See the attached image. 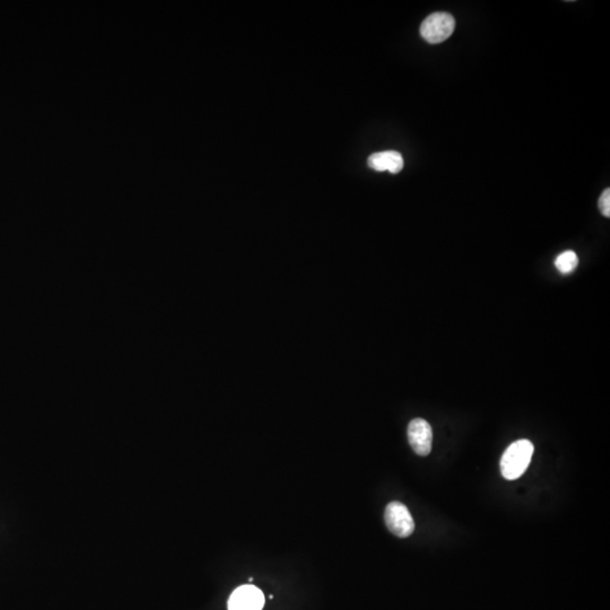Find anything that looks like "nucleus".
<instances>
[{
    "label": "nucleus",
    "mask_w": 610,
    "mask_h": 610,
    "mask_svg": "<svg viewBox=\"0 0 610 610\" xmlns=\"http://www.w3.org/2000/svg\"><path fill=\"white\" fill-rule=\"evenodd\" d=\"M534 450V444L529 440L513 442L502 457V476L507 480L520 478L530 465Z\"/></svg>",
    "instance_id": "obj_1"
},
{
    "label": "nucleus",
    "mask_w": 610,
    "mask_h": 610,
    "mask_svg": "<svg viewBox=\"0 0 610 610\" xmlns=\"http://www.w3.org/2000/svg\"><path fill=\"white\" fill-rule=\"evenodd\" d=\"M455 21L449 13L430 14L420 26V36L428 43H441L453 36Z\"/></svg>",
    "instance_id": "obj_2"
},
{
    "label": "nucleus",
    "mask_w": 610,
    "mask_h": 610,
    "mask_svg": "<svg viewBox=\"0 0 610 610\" xmlns=\"http://www.w3.org/2000/svg\"><path fill=\"white\" fill-rule=\"evenodd\" d=\"M384 521L390 532L399 538H407L414 532V519L406 505L400 502L388 504L384 512Z\"/></svg>",
    "instance_id": "obj_3"
},
{
    "label": "nucleus",
    "mask_w": 610,
    "mask_h": 610,
    "mask_svg": "<svg viewBox=\"0 0 610 610\" xmlns=\"http://www.w3.org/2000/svg\"><path fill=\"white\" fill-rule=\"evenodd\" d=\"M408 440L415 453L422 457L430 455L433 441V433L430 424L422 418L413 420L409 423Z\"/></svg>",
    "instance_id": "obj_4"
},
{
    "label": "nucleus",
    "mask_w": 610,
    "mask_h": 610,
    "mask_svg": "<svg viewBox=\"0 0 610 610\" xmlns=\"http://www.w3.org/2000/svg\"><path fill=\"white\" fill-rule=\"evenodd\" d=\"M264 605V594L254 586L237 588L229 600V610H262Z\"/></svg>",
    "instance_id": "obj_5"
},
{
    "label": "nucleus",
    "mask_w": 610,
    "mask_h": 610,
    "mask_svg": "<svg viewBox=\"0 0 610 610\" xmlns=\"http://www.w3.org/2000/svg\"><path fill=\"white\" fill-rule=\"evenodd\" d=\"M368 167L378 172L388 171L393 175L399 173L403 167V158L396 150L376 152L368 157Z\"/></svg>",
    "instance_id": "obj_6"
},
{
    "label": "nucleus",
    "mask_w": 610,
    "mask_h": 610,
    "mask_svg": "<svg viewBox=\"0 0 610 610\" xmlns=\"http://www.w3.org/2000/svg\"><path fill=\"white\" fill-rule=\"evenodd\" d=\"M579 258L574 251H565L563 254L557 257L555 262V266L559 269V273L567 274L572 273L575 268L578 267Z\"/></svg>",
    "instance_id": "obj_7"
},
{
    "label": "nucleus",
    "mask_w": 610,
    "mask_h": 610,
    "mask_svg": "<svg viewBox=\"0 0 610 610\" xmlns=\"http://www.w3.org/2000/svg\"><path fill=\"white\" fill-rule=\"evenodd\" d=\"M599 210L605 217H610V189H606L599 199Z\"/></svg>",
    "instance_id": "obj_8"
}]
</instances>
